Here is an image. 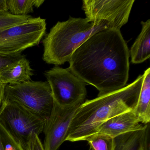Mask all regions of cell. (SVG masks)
<instances>
[{"label": "cell", "instance_id": "6da1fadb", "mask_svg": "<svg viewBox=\"0 0 150 150\" xmlns=\"http://www.w3.org/2000/svg\"><path fill=\"white\" fill-rule=\"evenodd\" d=\"M129 51L120 30H102L89 37L73 53L68 68L86 84L94 86L98 96L126 86Z\"/></svg>", "mask_w": 150, "mask_h": 150}, {"label": "cell", "instance_id": "7a4b0ae2", "mask_svg": "<svg viewBox=\"0 0 150 150\" xmlns=\"http://www.w3.org/2000/svg\"><path fill=\"white\" fill-rule=\"evenodd\" d=\"M140 75L132 83L120 90L84 102L78 109L70 125L66 141L86 140L98 132L108 119L129 110L137 105L143 83Z\"/></svg>", "mask_w": 150, "mask_h": 150}, {"label": "cell", "instance_id": "3957f363", "mask_svg": "<svg viewBox=\"0 0 150 150\" xmlns=\"http://www.w3.org/2000/svg\"><path fill=\"white\" fill-rule=\"evenodd\" d=\"M112 28L104 22H90L86 18L70 16L58 22L43 40V59L56 66L69 62L74 51L91 36L102 30Z\"/></svg>", "mask_w": 150, "mask_h": 150}, {"label": "cell", "instance_id": "277c9868", "mask_svg": "<svg viewBox=\"0 0 150 150\" xmlns=\"http://www.w3.org/2000/svg\"><path fill=\"white\" fill-rule=\"evenodd\" d=\"M3 100L16 103L45 120L50 117L54 105L47 81H30L6 85Z\"/></svg>", "mask_w": 150, "mask_h": 150}, {"label": "cell", "instance_id": "5b68a950", "mask_svg": "<svg viewBox=\"0 0 150 150\" xmlns=\"http://www.w3.org/2000/svg\"><path fill=\"white\" fill-rule=\"evenodd\" d=\"M46 120L14 103L2 101L0 125L26 149L30 135L43 132Z\"/></svg>", "mask_w": 150, "mask_h": 150}, {"label": "cell", "instance_id": "8992f818", "mask_svg": "<svg viewBox=\"0 0 150 150\" xmlns=\"http://www.w3.org/2000/svg\"><path fill=\"white\" fill-rule=\"evenodd\" d=\"M46 22L40 17L26 22L0 29V53H22L39 44L45 33Z\"/></svg>", "mask_w": 150, "mask_h": 150}, {"label": "cell", "instance_id": "52a82bcc", "mask_svg": "<svg viewBox=\"0 0 150 150\" xmlns=\"http://www.w3.org/2000/svg\"><path fill=\"white\" fill-rule=\"evenodd\" d=\"M50 85L54 102L61 106H68L85 102L86 83L71 70L56 66L44 73Z\"/></svg>", "mask_w": 150, "mask_h": 150}, {"label": "cell", "instance_id": "ba28073f", "mask_svg": "<svg viewBox=\"0 0 150 150\" xmlns=\"http://www.w3.org/2000/svg\"><path fill=\"white\" fill-rule=\"evenodd\" d=\"M134 0H83L82 8L90 22H104L112 28L128 22Z\"/></svg>", "mask_w": 150, "mask_h": 150}, {"label": "cell", "instance_id": "9c48e42d", "mask_svg": "<svg viewBox=\"0 0 150 150\" xmlns=\"http://www.w3.org/2000/svg\"><path fill=\"white\" fill-rule=\"evenodd\" d=\"M84 102L68 106H61L54 102L53 108L45 121L43 132L45 134V150H57L66 141L70 125L78 109Z\"/></svg>", "mask_w": 150, "mask_h": 150}, {"label": "cell", "instance_id": "30bf717a", "mask_svg": "<svg viewBox=\"0 0 150 150\" xmlns=\"http://www.w3.org/2000/svg\"><path fill=\"white\" fill-rule=\"evenodd\" d=\"M145 126L140 122L133 109L108 119L100 126L97 132L114 138L125 133L142 129Z\"/></svg>", "mask_w": 150, "mask_h": 150}, {"label": "cell", "instance_id": "8fae6325", "mask_svg": "<svg viewBox=\"0 0 150 150\" xmlns=\"http://www.w3.org/2000/svg\"><path fill=\"white\" fill-rule=\"evenodd\" d=\"M149 124L144 129L114 138L113 150H149Z\"/></svg>", "mask_w": 150, "mask_h": 150}, {"label": "cell", "instance_id": "7c38bea8", "mask_svg": "<svg viewBox=\"0 0 150 150\" xmlns=\"http://www.w3.org/2000/svg\"><path fill=\"white\" fill-rule=\"evenodd\" d=\"M33 71L29 61L25 57L0 73V80L6 85L23 83L31 81Z\"/></svg>", "mask_w": 150, "mask_h": 150}, {"label": "cell", "instance_id": "4fadbf2b", "mask_svg": "<svg viewBox=\"0 0 150 150\" xmlns=\"http://www.w3.org/2000/svg\"><path fill=\"white\" fill-rule=\"evenodd\" d=\"M142 30L131 48L129 54L131 62L141 64L150 57V20L141 21Z\"/></svg>", "mask_w": 150, "mask_h": 150}, {"label": "cell", "instance_id": "5bb4252c", "mask_svg": "<svg viewBox=\"0 0 150 150\" xmlns=\"http://www.w3.org/2000/svg\"><path fill=\"white\" fill-rule=\"evenodd\" d=\"M143 83L137 105L133 110L140 123L149 124L150 121V68L143 74Z\"/></svg>", "mask_w": 150, "mask_h": 150}, {"label": "cell", "instance_id": "9a60e30c", "mask_svg": "<svg viewBox=\"0 0 150 150\" xmlns=\"http://www.w3.org/2000/svg\"><path fill=\"white\" fill-rule=\"evenodd\" d=\"M8 11L16 16L29 15L34 11V0H6Z\"/></svg>", "mask_w": 150, "mask_h": 150}, {"label": "cell", "instance_id": "2e32d148", "mask_svg": "<svg viewBox=\"0 0 150 150\" xmlns=\"http://www.w3.org/2000/svg\"><path fill=\"white\" fill-rule=\"evenodd\" d=\"M92 150H113L114 138L104 133L97 132L88 138Z\"/></svg>", "mask_w": 150, "mask_h": 150}, {"label": "cell", "instance_id": "e0dca14e", "mask_svg": "<svg viewBox=\"0 0 150 150\" xmlns=\"http://www.w3.org/2000/svg\"><path fill=\"white\" fill-rule=\"evenodd\" d=\"M0 150H26L0 125Z\"/></svg>", "mask_w": 150, "mask_h": 150}, {"label": "cell", "instance_id": "ac0fdd59", "mask_svg": "<svg viewBox=\"0 0 150 150\" xmlns=\"http://www.w3.org/2000/svg\"><path fill=\"white\" fill-rule=\"evenodd\" d=\"M32 17L30 15L16 16L8 11H0V29L24 23Z\"/></svg>", "mask_w": 150, "mask_h": 150}, {"label": "cell", "instance_id": "d6986e66", "mask_svg": "<svg viewBox=\"0 0 150 150\" xmlns=\"http://www.w3.org/2000/svg\"><path fill=\"white\" fill-rule=\"evenodd\" d=\"M24 57L25 56L22 53H0V73L14 64Z\"/></svg>", "mask_w": 150, "mask_h": 150}, {"label": "cell", "instance_id": "ffe728a7", "mask_svg": "<svg viewBox=\"0 0 150 150\" xmlns=\"http://www.w3.org/2000/svg\"><path fill=\"white\" fill-rule=\"evenodd\" d=\"M26 150H45L39 136L35 132L30 135Z\"/></svg>", "mask_w": 150, "mask_h": 150}, {"label": "cell", "instance_id": "44dd1931", "mask_svg": "<svg viewBox=\"0 0 150 150\" xmlns=\"http://www.w3.org/2000/svg\"><path fill=\"white\" fill-rule=\"evenodd\" d=\"M6 84H4L0 80V108L1 107L3 98H4V92H5Z\"/></svg>", "mask_w": 150, "mask_h": 150}, {"label": "cell", "instance_id": "7402d4cb", "mask_svg": "<svg viewBox=\"0 0 150 150\" xmlns=\"http://www.w3.org/2000/svg\"><path fill=\"white\" fill-rule=\"evenodd\" d=\"M0 11H8L6 0H0Z\"/></svg>", "mask_w": 150, "mask_h": 150}, {"label": "cell", "instance_id": "603a6c76", "mask_svg": "<svg viewBox=\"0 0 150 150\" xmlns=\"http://www.w3.org/2000/svg\"><path fill=\"white\" fill-rule=\"evenodd\" d=\"M44 0H34V7L39 8L44 2Z\"/></svg>", "mask_w": 150, "mask_h": 150}]
</instances>
